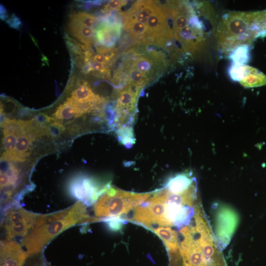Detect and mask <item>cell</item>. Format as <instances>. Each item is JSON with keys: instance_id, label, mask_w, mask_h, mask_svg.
<instances>
[{"instance_id": "cell-1", "label": "cell", "mask_w": 266, "mask_h": 266, "mask_svg": "<svg viewBox=\"0 0 266 266\" xmlns=\"http://www.w3.org/2000/svg\"><path fill=\"white\" fill-rule=\"evenodd\" d=\"M86 205L78 201L57 212L38 215L34 227L24 237L21 245L29 255L41 251L50 240L66 229L82 222H97L87 213Z\"/></svg>"}, {"instance_id": "cell-2", "label": "cell", "mask_w": 266, "mask_h": 266, "mask_svg": "<svg viewBox=\"0 0 266 266\" xmlns=\"http://www.w3.org/2000/svg\"><path fill=\"white\" fill-rule=\"evenodd\" d=\"M266 35V10L227 14L216 33L220 48L225 53L240 46H249L256 38Z\"/></svg>"}, {"instance_id": "cell-3", "label": "cell", "mask_w": 266, "mask_h": 266, "mask_svg": "<svg viewBox=\"0 0 266 266\" xmlns=\"http://www.w3.org/2000/svg\"><path fill=\"white\" fill-rule=\"evenodd\" d=\"M152 194L127 192L107 183L94 203L93 210L95 216L101 218L119 216L140 205Z\"/></svg>"}, {"instance_id": "cell-4", "label": "cell", "mask_w": 266, "mask_h": 266, "mask_svg": "<svg viewBox=\"0 0 266 266\" xmlns=\"http://www.w3.org/2000/svg\"><path fill=\"white\" fill-rule=\"evenodd\" d=\"M166 206V196L163 189L134 208L131 220L151 231L153 229L152 225L169 227L165 217Z\"/></svg>"}, {"instance_id": "cell-5", "label": "cell", "mask_w": 266, "mask_h": 266, "mask_svg": "<svg viewBox=\"0 0 266 266\" xmlns=\"http://www.w3.org/2000/svg\"><path fill=\"white\" fill-rule=\"evenodd\" d=\"M38 215L20 207L7 209L3 220L6 240L16 237H25L34 227Z\"/></svg>"}, {"instance_id": "cell-6", "label": "cell", "mask_w": 266, "mask_h": 266, "mask_svg": "<svg viewBox=\"0 0 266 266\" xmlns=\"http://www.w3.org/2000/svg\"><path fill=\"white\" fill-rule=\"evenodd\" d=\"M184 239L180 247L183 262L190 266H208L202 252L197 231L192 226H185L180 230Z\"/></svg>"}, {"instance_id": "cell-7", "label": "cell", "mask_w": 266, "mask_h": 266, "mask_svg": "<svg viewBox=\"0 0 266 266\" xmlns=\"http://www.w3.org/2000/svg\"><path fill=\"white\" fill-rule=\"evenodd\" d=\"M215 232L218 245L223 250L229 243L237 224V217L232 209L220 208L216 216Z\"/></svg>"}, {"instance_id": "cell-8", "label": "cell", "mask_w": 266, "mask_h": 266, "mask_svg": "<svg viewBox=\"0 0 266 266\" xmlns=\"http://www.w3.org/2000/svg\"><path fill=\"white\" fill-rule=\"evenodd\" d=\"M105 185L100 186L94 179L83 177L73 181L69 190L72 196L79 201L91 205L97 200Z\"/></svg>"}, {"instance_id": "cell-9", "label": "cell", "mask_w": 266, "mask_h": 266, "mask_svg": "<svg viewBox=\"0 0 266 266\" xmlns=\"http://www.w3.org/2000/svg\"><path fill=\"white\" fill-rule=\"evenodd\" d=\"M229 75L244 87L251 88L266 85V75L257 69L245 65L234 64L230 68Z\"/></svg>"}, {"instance_id": "cell-10", "label": "cell", "mask_w": 266, "mask_h": 266, "mask_svg": "<svg viewBox=\"0 0 266 266\" xmlns=\"http://www.w3.org/2000/svg\"><path fill=\"white\" fill-rule=\"evenodd\" d=\"M28 256L15 241L6 240L0 244V266H22Z\"/></svg>"}, {"instance_id": "cell-11", "label": "cell", "mask_w": 266, "mask_h": 266, "mask_svg": "<svg viewBox=\"0 0 266 266\" xmlns=\"http://www.w3.org/2000/svg\"><path fill=\"white\" fill-rule=\"evenodd\" d=\"M70 97L78 104H95L100 105L105 101L103 98L93 92L86 82L79 85L74 90Z\"/></svg>"}, {"instance_id": "cell-12", "label": "cell", "mask_w": 266, "mask_h": 266, "mask_svg": "<svg viewBox=\"0 0 266 266\" xmlns=\"http://www.w3.org/2000/svg\"><path fill=\"white\" fill-rule=\"evenodd\" d=\"M196 181L191 171H186L171 177L167 181L165 189L174 194H180L189 189Z\"/></svg>"}, {"instance_id": "cell-13", "label": "cell", "mask_w": 266, "mask_h": 266, "mask_svg": "<svg viewBox=\"0 0 266 266\" xmlns=\"http://www.w3.org/2000/svg\"><path fill=\"white\" fill-rule=\"evenodd\" d=\"M121 24L104 25L96 32V39L102 45L111 47L114 45L120 37Z\"/></svg>"}, {"instance_id": "cell-14", "label": "cell", "mask_w": 266, "mask_h": 266, "mask_svg": "<svg viewBox=\"0 0 266 266\" xmlns=\"http://www.w3.org/2000/svg\"><path fill=\"white\" fill-rule=\"evenodd\" d=\"M164 242L168 255L180 252L177 233L168 227L160 226L152 230Z\"/></svg>"}, {"instance_id": "cell-15", "label": "cell", "mask_w": 266, "mask_h": 266, "mask_svg": "<svg viewBox=\"0 0 266 266\" xmlns=\"http://www.w3.org/2000/svg\"><path fill=\"white\" fill-rule=\"evenodd\" d=\"M38 134L36 130H33L21 134L18 136L15 153L13 155L12 161H24L28 156L30 146Z\"/></svg>"}, {"instance_id": "cell-16", "label": "cell", "mask_w": 266, "mask_h": 266, "mask_svg": "<svg viewBox=\"0 0 266 266\" xmlns=\"http://www.w3.org/2000/svg\"><path fill=\"white\" fill-rule=\"evenodd\" d=\"M68 30L73 36L86 46L89 47L95 42L96 33L94 28L69 22Z\"/></svg>"}, {"instance_id": "cell-17", "label": "cell", "mask_w": 266, "mask_h": 266, "mask_svg": "<svg viewBox=\"0 0 266 266\" xmlns=\"http://www.w3.org/2000/svg\"><path fill=\"white\" fill-rule=\"evenodd\" d=\"M124 28L136 41L141 42H154L146 25L135 20L124 21Z\"/></svg>"}, {"instance_id": "cell-18", "label": "cell", "mask_w": 266, "mask_h": 266, "mask_svg": "<svg viewBox=\"0 0 266 266\" xmlns=\"http://www.w3.org/2000/svg\"><path fill=\"white\" fill-rule=\"evenodd\" d=\"M54 118L57 119H70L73 117H78L81 115L76 103L71 97L60 105L54 114Z\"/></svg>"}, {"instance_id": "cell-19", "label": "cell", "mask_w": 266, "mask_h": 266, "mask_svg": "<svg viewBox=\"0 0 266 266\" xmlns=\"http://www.w3.org/2000/svg\"><path fill=\"white\" fill-rule=\"evenodd\" d=\"M116 133L119 142L127 148H131L135 143L133 129L130 125H124L119 127Z\"/></svg>"}, {"instance_id": "cell-20", "label": "cell", "mask_w": 266, "mask_h": 266, "mask_svg": "<svg viewBox=\"0 0 266 266\" xmlns=\"http://www.w3.org/2000/svg\"><path fill=\"white\" fill-rule=\"evenodd\" d=\"M230 57L234 64L244 65L248 62L250 58L248 45L240 46L233 49L230 54Z\"/></svg>"}, {"instance_id": "cell-21", "label": "cell", "mask_w": 266, "mask_h": 266, "mask_svg": "<svg viewBox=\"0 0 266 266\" xmlns=\"http://www.w3.org/2000/svg\"><path fill=\"white\" fill-rule=\"evenodd\" d=\"M96 21V18L93 15L82 12L73 14L69 20V22L92 28Z\"/></svg>"}, {"instance_id": "cell-22", "label": "cell", "mask_w": 266, "mask_h": 266, "mask_svg": "<svg viewBox=\"0 0 266 266\" xmlns=\"http://www.w3.org/2000/svg\"><path fill=\"white\" fill-rule=\"evenodd\" d=\"M129 67L134 68L147 75L152 71L153 63L147 57H138Z\"/></svg>"}, {"instance_id": "cell-23", "label": "cell", "mask_w": 266, "mask_h": 266, "mask_svg": "<svg viewBox=\"0 0 266 266\" xmlns=\"http://www.w3.org/2000/svg\"><path fill=\"white\" fill-rule=\"evenodd\" d=\"M128 77L129 84L135 85L140 88L144 86L148 80L146 75L130 67L129 69Z\"/></svg>"}, {"instance_id": "cell-24", "label": "cell", "mask_w": 266, "mask_h": 266, "mask_svg": "<svg viewBox=\"0 0 266 266\" xmlns=\"http://www.w3.org/2000/svg\"><path fill=\"white\" fill-rule=\"evenodd\" d=\"M18 136L14 134L3 133L2 144L5 152L3 153L10 155L15 153Z\"/></svg>"}, {"instance_id": "cell-25", "label": "cell", "mask_w": 266, "mask_h": 266, "mask_svg": "<svg viewBox=\"0 0 266 266\" xmlns=\"http://www.w3.org/2000/svg\"><path fill=\"white\" fill-rule=\"evenodd\" d=\"M100 221L105 223L107 228L113 232L121 231L124 224L126 223L127 220L119 216H115L109 218H100Z\"/></svg>"}, {"instance_id": "cell-26", "label": "cell", "mask_w": 266, "mask_h": 266, "mask_svg": "<svg viewBox=\"0 0 266 266\" xmlns=\"http://www.w3.org/2000/svg\"><path fill=\"white\" fill-rule=\"evenodd\" d=\"M127 1L120 0H109L105 5L104 10L108 11L110 10H119L121 7L127 3Z\"/></svg>"}, {"instance_id": "cell-27", "label": "cell", "mask_w": 266, "mask_h": 266, "mask_svg": "<svg viewBox=\"0 0 266 266\" xmlns=\"http://www.w3.org/2000/svg\"><path fill=\"white\" fill-rule=\"evenodd\" d=\"M91 68V72L93 71L99 73H107L108 69L107 66L104 65L99 63L90 61L88 63Z\"/></svg>"}, {"instance_id": "cell-28", "label": "cell", "mask_w": 266, "mask_h": 266, "mask_svg": "<svg viewBox=\"0 0 266 266\" xmlns=\"http://www.w3.org/2000/svg\"><path fill=\"white\" fill-rule=\"evenodd\" d=\"M92 61L107 66V64L110 61V60L104 55L98 53L92 56Z\"/></svg>"}, {"instance_id": "cell-29", "label": "cell", "mask_w": 266, "mask_h": 266, "mask_svg": "<svg viewBox=\"0 0 266 266\" xmlns=\"http://www.w3.org/2000/svg\"><path fill=\"white\" fill-rule=\"evenodd\" d=\"M7 23L10 27L15 29H19L21 25V21L15 15H13L11 18L7 21Z\"/></svg>"}, {"instance_id": "cell-30", "label": "cell", "mask_w": 266, "mask_h": 266, "mask_svg": "<svg viewBox=\"0 0 266 266\" xmlns=\"http://www.w3.org/2000/svg\"><path fill=\"white\" fill-rule=\"evenodd\" d=\"M0 17L3 20L7 17L6 10L2 5L0 6Z\"/></svg>"}]
</instances>
